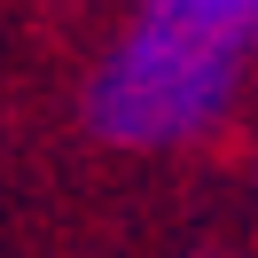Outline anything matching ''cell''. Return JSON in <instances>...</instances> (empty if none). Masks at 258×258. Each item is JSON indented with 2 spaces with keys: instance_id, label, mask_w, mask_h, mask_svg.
<instances>
[{
  "instance_id": "7a4b0ae2",
  "label": "cell",
  "mask_w": 258,
  "mask_h": 258,
  "mask_svg": "<svg viewBox=\"0 0 258 258\" xmlns=\"http://www.w3.org/2000/svg\"><path fill=\"white\" fill-rule=\"evenodd\" d=\"M141 16L172 24V32H196L211 47H235V55L258 47V0H141Z\"/></svg>"
},
{
  "instance_id": "6da1fadb",
  "label": "cell",
  "mask_w": 258,
  "mask_h": 258,
  "mask_svg": "<svg viewBox=\"0 0 258 258\" xmlns=\"http://www.w3.org/2000/svg\"><path fill=\"white\" fill-rule=\"evenodd\" d=\"M235 86H242L235 47L133 16V32L102 55L94 86H86V125L117 149H180L235 110Z\"/></svg>"
}]
</instances>
